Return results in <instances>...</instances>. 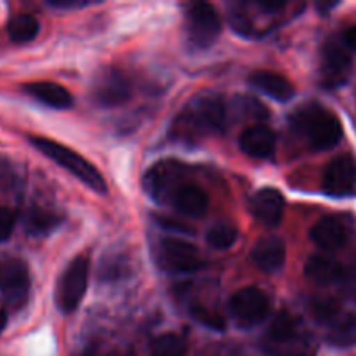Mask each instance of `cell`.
Listing matches in <instances>:
<instances>
[{"instance_id":"obj_1","label":"cell","mask_w":356,"mask_h":356,"mask_svg":"<svg viewBox=\"0 0 356 356\" xmlns=\"http://www.w3.org/2000/svg\"><path fill=\"white\" fill-rule=\"evenodd\" d=\"M294 125L305 136L308 145L318 152L332 149L343 139L341 120L320 104H309L298 110L294 115Z\"/></svg>"},{"instance_id":"obj_2","label":"cell","mask_w":356,"mask_h":356,"mask_svg":"<svg viewBox=\"0 0 356 356\" xmlns=\"http://www.w3.org/2000/svg\"><path fill=\"white\" fill-rule=\"evenodd\" d=\"M31 145L38 149L40 153H44L47 159H51L52 162H56L58 165H61L63 169L68 170L70 174L76 177L79 181H82L86 186H89L90 190H94L96 193L104 195L106 193L108 186L104 177L101 176L99 170L89 162V160L83 159L82 155H79L73 149L66 148L61 143H56L52 139L45 138H33L31 139Z\"/></svg>"},{"instance_id":"obj_3","label":"cell","mask_w":356,"mask_h":356,"mask_svg":"<svg viewBox=\"0 0 356 356\" xmlns=\"http://www.w3.org/2000/svg\"><path fill=\"white\" fill-rule=\"evenodd\" d=\"M264 351L266 356H316L312 337L302 332L298 322L287 313H280L271 323Z\"/></svg>"},{"instance_id":"obj_4","label":"cell","mask_w":356,"mask_h":356,"mask_svg":"<svg viewBox=\"0 0 356 356\" xmlns=\"http://www.w3.org/2000/svg\"><path fill=\"white\" fill-rule=\"evenodd\" d=\"M226 110L219 97H197L179 117V132L183 136L218 134L225 127Z\"/></svg>"},{"instance_id":"obj_5","label":"cell","mask_w":356,"mask_h":356,"mask_svg":"<svg viewBox=\"0 0 356 356\" xmlns=\"http://www.w3.org/2000/svg\"><path fill=\"white\" fill-rule=\"evenodd\" d=\"M87 280H89V259L86 256H76L66 266L58 285L56 299L63 312L72 313L79 308L80 301L86 296Z\"/></svg>"},{"instance_id":"obj_6","label":"cell","mask_w":356,"mask_h":356,"mask_svg":"<svg viewBox=\"0 0 356 356\" xmlns=\"http://www.w3.org/2000/svg\"><path fill=\"white\" fill-rule=\"evenodd\" d=\"M186 31L191 44L197 47H209L221 33V19L211 3H191L186 10Z\"/></svg>"},{"instance_id":"obj_7","label":"cell","mask_w":356,"mask_h":356,"mask_svg":"<svg viewBox=\"0 0 356 356\" xmlns=\"http://www.w3.org/2000/svg\"><path fill=\"white\" fill-rule=\"evenodd\" d=\"M322 190L327 197H356V160L353 155H339L329 162L322 176Z\"/></svg>"},{"instance_id":"obj_8","label":"cell","mask_w":356,"mask_h":356,"mask_svg":"<svg viewBox=\"0 0 356 356\" xmlns=\"http://www.w3.org/2000/svg\"><path fill=\"white\" fill-rule=\"evenodd\" d=\"M0 292L6 305L21 309L30 296V273L23 261L9 259L0 264Z\"/></svg>"},{"instance_id":"obj_9","label":"cell","mask_w":356,"mask_h":356,"mask_svg":"<svg viewBox=\"0 0 356 356\" xmlns=\"http://www.w3.org/2000/svg\"><path fill=\"white\" fill-rule=\"evenodd\" d=\"M233 316L242 325H257L270 313V299L261 289L245 287L235 292L229 301Z\"/></svg>"},{"instance_id":"obj_10","label":"cell","mask_w":356,"mask_h":356,"mask_svg":"<svg viewBox=\"0 0 356 356\" xmlns=\"http://www.w3.org/2000/svg\"><path fill=\"white\" fill-rule=\"evenodd\" d=\"M160 263L176 273H191L202 266V257L197 247L181 238H165L160 245Z\"/></svg>"},{"instance_id":"obj_11","label":"cell","mask_w":356,"mask_h":356,"mask_svg":"<svg viewBox=\"0 0 356 356\" xmlns=\"http://www.w3.org/2000/svg\"><path fill=\"white\" fill-rule=\"evenodd\" d=\"M184 167L177 163H159L145 177V188L153 198H169L184 184Z\"/></svg>"},{"instance_id":"obj_12","label":"cell","mask_w":356,"mask_h":356,"mask_svg":"<svg viewBox=\"0 0 356 356\" xmlns=\"http://www.w3.org/2000/svg\"><path fill=\"white\" fill-rule=\"evenodd\" d=\"M131 97V83L117 70H108L94 83V99L103 106H118Z\"/></svg>"},{"instance_id":"obj_13","label":"cell","mask_w":356,"mask_h":356,"mask_svg":"<svg viewBox=\"0 0 356 356\" xmlns=\"http://www.w3.org/2000/svg\"><path fill=\"white\" fill-rule=\"evenodd\" d=\"M351 56L343 45L337 42H329L323 49L322 58V75L330 86H343L351 73Z\"/></svg>"},{"instance_id":"obj_14","label":"cell","mask_w":356,"mask_h":356,"mask_svg":"<svg viewBox=\"0 0 356 356\" xmlns=\"http://www.w3.org/2000/svg\"><path fill=\"white\" fill-rule=\"evenodd\" d=\"M250 257L259 270L273 273L284 266L285 257H287V247L280 236H263L254 245Z\"/></svg>"},{"instance_id":"obj_15","label":"cell","mask_w":356,"mask_h":356,"mask_svg":"<svg viewBox=\"0 0 356 356\" xmlns=\"http://www.w3.org/2000/svg\"><path fill=\"white\" fill-rule=\"evenodd\" d=\"M250 211L264 225L277 226L284 218V195L275 188H263L250 200Z\"/></svg>"},{"instance_id":"obj_16","label":"cell","mask_w":356,"mask_h":356,"mask_svg":"<svg viewBox=\"0 0 356 356\" xmlns=\"http://www.w3.org/2000/svg\"><path fill=\"white\" fill-rule=\"evenodd\" d=\"M170 204L174 205L176 211L183 212L190 218H202L209 207L207 191L198 184L184 183L183 186L174 191V195L170 197Z\"/></svg>"},{"instance_id":"obj_17","label":"cell","mask_w":356,"mask_h":356,"mask_svg":"<svg viewBox=\"0 0 356 356\" xmlns=\"http://www.w3.org/2000/svg\"><path fill=\"white\" fill-rule=\"evenodd\" d=\"M277 138L266 125H252L240 136V148L252 159H266L273 153Z\"/></svg>"},{"instance_id":"obj_18","label":"cell","mask_w":356,"mask_h":356,"mask_svg":"<svg viewBox=\"0 0 356 356\" xmlns=\"http://www.w3.org/2000/svg\"><path fill=\"white\" fill-rule=\"evenodd\" d=\"M313 242L325 250H337L346 243L348 229L337 218H323L309 232Z\"/></svg>"},{"instance_id":"obj_19","label":"cell","mask_w":356,"mask_h":356,"mask_svg":"<svg viewBox=\"0 0 356 356\" xmlns=\"http://www.w3.org/2000/svg\"><path fill=\"white\" fill-rule=\"evenodd\" d=\"M325 325V339L336 348H351L356 344V315L337 312L330 316Z\"/></svg>"},{"instance_id":"obj_20","label":"cell","mask_w":356,"mask_h":356,"mask_svg":"<svg viewBox=\"0 0 356 356\" xmlns=\"http://www.w3.org/2000/svg\"><path fill=\"white\" fill-rule=\"evenodd\" d=\"M250 82L254 87L261 90V92L268 94L273 99L278 101H289L294 97L296 87L294 83L289 79H285L284 75L275 72H268V70H261L250 75Z\"/></svg>"},{"instance_id":"obj_21","label":"cell","mask_w":356,"mask_h":356,"mask_svg":"<svg viewBox=\"0 0 356 356\" xmlns=\"http://www.w3.org/2000/svg\"><path fill=\"white\" fill-rule=\"evenodd\" d=\"M31 97L54 110H66L73 104V97L68 89L54 82H31L24 87Z\"/></svg>"},{"instance_id":"obj_22","label":"cell","mask_w":356,"mask_h":356,"mask_svg":"<svg viewBox=\"0 0 356 356\" xmlns=\"http://www.w3.org/2000/svg\"><path fill=\"white\" fill-rule=\"evenodd\" d=\"M305 275L309 282L316 285H330L343 282L346 277V270L336 261L329 257L313 256L309 257L305 266Z\"/></svg>"},{"instance_id":"obj_23","label":"cell","mask_w":356,"mask_h":356,"mask_svg":"<svg viewBox=\"0 0 356 356\" xmlns=\"http://www.w3.org/2000/svg\"><path fill=\"white\" fill-rule=\"evenodd\" d=\"M38 30H40V24H38L37 17L24 13L10 17L9 24H7V33H9L10 40L17 42V44L31 42L38 35Z\"/></svg>"},{"instance_id":"obj_24","label":"cell","mask_w":356,"mask_h":356,"mask_svg":"<svg viewBox=\"0 0 356 356\" xmlns=\"http://www.w3.org/2000/svg\"><path fill=\"white\" fill-rule=\"evenodd\" d=\"M152 356H186V343L174 332L162 334L153 341Z\"/></svg>"},{"instance_id":"obj_25","label":"cell","mask_w":356,"mask_h":356,"mask_svg":"<svg viewBox=\"0 0 356 356\" xmlns=\"http://www.w3.org/2000/svg\"><path fill=\"white\" fill-rule=\"evenodd\" d=\"M205 238H207V243L212 249L226 250L236 242L238 232H236V228H233L232 225H228V222H218V225H214L209 229Z\"/></svg>"},{"instance_id":"obj_26","label":"cell","mask_w":356,"mask_h":356,"mask_svg":"<svg viewBox=\"0 0 356 356\" xmlns=\"http://www.w3.org/2000/svg\"><path fill=\"white\" fill-rule=\"evenodd\" d=\"M59 219L54 214H49L44 211H31L26 218V228L30 233L40 235V233H49L58 226Z\"/></svg>"},{"instance_id":"obj_27","label":"cell","mask_w":356,"mask_h":356,"mask_svg":"<svg viewBox=\"0 0 356 356\" xmlns=\"http://www.w3.org/2000/svg\"><path fill=\"white\" fill-rule=\"evenodd\" d=\"M191 313H193V316L198 320V322L204 323V325H207L209 329L225 330V327H226L225 318H222L221 315H218V313L211 312V309L204 308V306H195V308L191 309Z\"/></svg>"},{"instance_id":"obj_28","label":"cell","mask_w":356,"mask_h":356,"mask_svg":"<svg viewBox=\"0 0 356 356\" xmlns=\"http://www.w3.org/2000/svg\"><path fill=\"white\" fill-rule=\"evenodd\" d=\"M16 226V214L10 209L0 207V243L9 240Z\"/></svg>"},{"instance_id":"obj_29","label":"cell","mask_w":356,"mask_h":356,"mask_svg":"<svg viewBox=\"0 0 356 356\" xmlns=\"http://www.w3.org/2000/svg\"><path fill=\"white\" fill-rule=\"evenodd\" d=\"M49 6L56 7V9H83V7L90 6V2H86V0H51Z\"/></svg>"},{"instance_id":"obj_30","label":"cell","mask_w":356,"mask_h":356,"mask_svg":"<svg viewBox=\"0 0 356 356\" xmlns=\"http://www.w3.org/2000/svg\"><path fill=\"white\" fill-rule=\"evenodd\" d=\"M343 284L346 285L348 294H350L351 299L356 302V270L346 271V277H344Z\"/></svg>"},{"instance_id":"obj_31","label":"cell","mask_w":356,"mask_h":356,"mask_svg":"<svg viewBox=\"0 0 356 356\" xmlns=\"http://www.w3.org/2000/svg\"><path fill=\"white\" fill-rule=\"evenodd\" d=\"M344 44L350 49H353V51H356V24H353V26L346 31V35H344Z\"/></svg>"},{"instance_id":"obj_32","label":"cell","mask_w":356,"mask_h":356,"mask_svg":"<svg viewBox=\"0 0 356 356\" xmlns=\"http://www.w3.org/2000/svg\"><path fill=\"white\" fill-rule=\"evenodd\" d=\"M6 325H7V315H6V312H3V309H0V332L6 329Z\"/></svg>"}]
</instances>
